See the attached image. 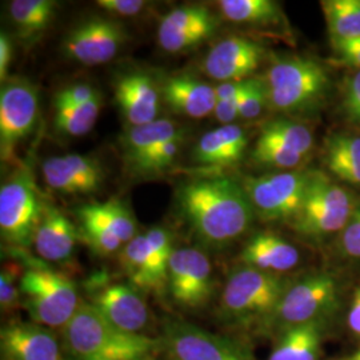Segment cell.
<instances>
[{
	"label": "cell",
	"instance_id": "cell-51",
	"mask_svg": "<svg viewBox=\"0 0 360 360\" xmlns=\"http://www.w3.org/2000/svg\"><path fill=\"white\" fill-rule=\"evenodd\" d=\"M65 360H68V359H65Z\"/></svg>",
	"mask_w": 360,
	"mask_h": 360
},
{
	"label": "cell",
	"instance_id": "cell-44",
	"mask_svg": "<svg viewBox=\"0 0 360 360\" xmlns=\"http://www.w3.org/2000/svg\"><path fill=\"white\" fill-rule=\"evenodd\" d=\"M98 95L99 92L89 83H75L58 91L53 99V104L77 107V105L89 103Z\"/></svg>",
	"mask_w": 360,
	"mask_h": 360
},
{
	"label": "cell",
	"instance_id": "cell-37",
	"mask_svg": "<svg viewBox=\"0 0 360 360\" xmlns=\"http://www.w3.org/2000/svg\"><path fill=\"white\" fill-rule=\"evenodd\" d=\"M82 221V230L83 236L92 247L94 251H96L99 255L108 257L117 252L122 247L120 239L116 236L114 232L108 230L105 226L95 221L94 219L79 217Z\"/></svg>",
	"mask_w": 360,
	"mask_h": 360
},
{
	"label": "cell",
	"instance_id": "cell-12",
	"mask_svg": "<svg viewBox=\"0 0 360 360\" xmlns=\"http://www.w3.org/2000/svg\"><path fill=\"white\" fill-rule=\"evenodd\" d=\"M39 115V92L27 79L7 80L0 91V153L10 160L16 147L31 135Z\"/></svg>",
	"mask_w": 360,
	"mask_h": 360
},
{
	"label": "cell",
	"instance_id": "cell-15",
	"mask_svg": "<svg viewBox=\"0 0 360 360\" xmlns=\"http://www.w3.org/2000/svg\"><path fill=\"white\" fill-rule=\"evenodd\" d=\"M264 47L252 39L229 37L218 41L203 60L207 77L226 82L250 79L264 59Z\"/></svg>",
	"mask_w": 360,
	"mask_h": 360
},
{
	"label": "cell",
	"instance_id": "cell-46",
	"mask_svg": "<svg viewBox=\"0 0 360 360\" xmlns=\"http://www.w3.org/2000/svg\"><path fill=\"white\" fill-rule=\"evenodd\" d=\"M251 79V77H250ZM250 79L240 80V82H226L220 83L215 87V94H217V101L220 102H236L239 103L240 98L243 96L245 89L248 86Z\"/></svg>",
	"mask_w": 360,
	"mask_h": 360
},
{
	"label": "cell",
	"instance_id": "cell-22",
	"mask_svg": "<svg viewBox=\"0 0 360 360\" xmlns=\"http://www.w3.org/2000/svg\"><path fill=\"white\" fill-rule=\"evenodd\" d=\"M77 238L74 223L59 208L46 203L34 238L39 257L55 263L68 262L75 252Z\"/></svg>",
	"mask_w": 360,
	"mask_h": 360
},
{
	"label": "cell",
	"instance_id": "cell-52",
	"mask_svg": "<svg viewBox=\"0 0 360 360\" xmlns=\"http://www.w3.org/2000/svg\"><path fill=\"white\" fill-rule=\"evenodd\" d=\"M347 360H349V359H347Z\"/></svg>",
	"mask_w": 360,
	"mask_h": 360
},
{
	"label": "cell",
	"instance_id": "cell-32",
	"mask_svg": "<svg viewBox=\"0 0 360 360\" xmlns=\"http://www.w3.org/2000/svg\"><path fill=\"white\" fill-rule=\"evenodd\" d=\"M55 105V116H53V126L60 134L67 136H84L94 129L98 116L101 112L102 98L98 95L89 103L83 105Z\"/></svg>",
	"mask_w": 360,
	"mask_h": 360
},
{
	"label": "cell",
	"instance_id": "cell-36",
	"mask_svg": "<svg viewBox=\"0 0 360 360\" xmlns=\"http://www.w3.org/2000/svg\"><path fill=\"white\" fill-rule=\"evenodd\" d=\"M41 172L47 186L62 193H84L65 162V156L49 158L41 165Z\"/></svg>",
	"mask_w": 360,
	"mask_h": 360
},
{
	"label": "cell",
	"instance_id": "cell-47",
	"mask_svg": "<svg viewBox=\"0 0 360 360\" xmlns=\"http://www.w3.org/2000/svg\"><path fill=\"white\" fill-rule=\"evenodd\" d=\"M212 114L217 117V120L223 123V126L233 124V122L238 117H240L239 107H238L236 102H220V101H217Z\"/></svg>",
	"mask_w": 360,
	"mask_h": 360
},
{
	"label": "cell",
	"instance_id": "cell-4",
	"mask_svg": "<svg viewBox=\"0 0 360 360\" xmlns=\"http://www.w3.org/2000/svg\"><path fill=\"white\" fill-rule=\"evenodd\" d=\"M290 279L240 264L223 287L219 314L224 322L257 330L271 316L287 290Z\"/></svg>",
	"mask_w": 360,
	"mask_h": 360
},
{
	"label": "cell",
	"instance_id": "cell-1",
	"mask_svg": "<svg viewBox=\"0 0 360 360\" xmlns=\"http://www.w3.org/2000/svg\"><path fill=\"white\" fill-rule=\"evenodd\" d=\"M176 206L195 239L211 250L235 243L257 217L243 186L224 176L183 183L176 193Z\"/></svg>",
	"mask_w": 360,
	"mask_h": 360
},
{
	"label": "cell",
	"instance_id": "cell-31",
	"mask_svg": "<svg viewBox=\"0 0 360 360\" xmlns=\"http://www.w3.org/2000/svg\"><path fill=\"white\" fill-rule=\"evenodd\" d=\"M79 217L94 219L115 233L123 245L136 236V223L129 210L117 200L86 205L77 208Z\"/></svg>",
	"mask_w": 360,
	"mask_h": 360
},
{
	"label": "cell",
	"instance_id": "cell-35",
	"mask_svg": "<svg viewBox=\"0 0 360 360\" xmlns=\"http://www.w3.org/2000/svg\"><path fill=\"white\" fill-rule=\"evenodd\" d=\"M65 162L83 188V193H96L102 188L104 172L102 165L91 156L80 154L65 155Z\"/></svg>",
	"mask_w": 360,
	"mask_h": 360
},
{
	"label": "cell",
	"instance_id": "cell-39",
	"mask_svg": "<svg viewBox=\"0 0 360 360\" xmlns=\"http://www.w3.org/2000/svg\"><path fill=\"white\" fill-rule=\"evenodd\" d=\"M239 115L245 120L257 119L262 115L263 110L269 107L267 92L262 77H252L248 82L243 96L240 98L239 103Z\"/></svg>",
	"mask_w": 360,
	"mask_h": 360
},
{
	"label": "cell",
	"instance_id": "cell-6",
	"mask_svg": "<svg viewBox=\"0 0 360 360\" xmlns=\"http://www.w3.org/2000/svg\"><path fill=\"white\" fill-rule=\"evenodd\" d=\"M342 304V284L330 271H314L288 284L259 333L276 335L306 323L330 321Z\"/></svg>",
	"mask_w": 360,
	"mask_h": 360
},
{
	"label": "cell",
	"instance_id": "cell-2",
	"mask_svg": "<svg viewBox=\"0 0 360 360\" xmlns=\"http://www.w3.org/2000/svg\"><path fill=\"white\" fill-rule=\"evenodd\" d=\"M60 342L68 360H155L162 349L160 339L126 333L83 300L62 330Z\"/></svg>",
	"mask_w": 360,
	"mask_h": 360
},
{
	"label": "cell",
	"instance_id": "cell-14",
	"mask_svg": "<svg viewBox=\"0 0 360 360\" xmlns=\"http://www.w3.org/2000/svg\"><path fill=\"white\" fill-rule=\"evenodd\" d=\"M218 25L215 15L206 7H176L160 19L158 43L168 53L190 51L211 38Z\"/></svg>",
	"mask_w": 360,
	"mask_h": 360
},
{
	"label": "cell",
	"instance_id": "cell-21",
	"mask_svg": "<svg viewBox=\"0 0 360 360\" xmlns=\"http://www.w3.org/2000/svg\"><path fill=\"white\" fill-rule=\"evenodd\" d=\"M160 95L175 114L193 119L206 117L214 112L217 104L215 87L191 75H172L165 79Z\"/></svg>",
	"mask_w": 360,
	"mask_h": 360
},
{
	"label": "cell",
	"instance_id": "cell-28",
	"mask_svg": "<svg viewBox=\"0 0 360 360\" xmlns=\"http://www.w3.org/2000/svg\"><path fill=\"white\" fill-rule=\"evenodd\" d=\"M219 8L224 19L238 25L270 27L284 22L283 10L274 0H221Z\"/></svg>",
	"mask_w": 360,
	"mask_h": 360
},
{
	"label": "cell",
	"instance_id": "cell-13",
	"mask_svg": "<svg viewBox=\"0 0 360 360\" xmlns=\"http://www.w3.org/2000/svg\"><path fill=\"white\" fill-rule=\"evenodd\" d=\"M127 38L126 28L115 19L94 18L68 31L62 51L80 65H104L115 58Z\"/></svg>",
	"mask_w": 360,
	"mask_h": 360
},
{
	"label": "cell",
	"instance_id": "cell-40",
	"mask_svg": "<svg viewBox=\"0 0 360 360\" xmlns=\"http://www.w3.org/2000/svg\"><path fill=\"white\" fill-rule=\"evenodd\" d=\"M340 105L343 115L360 127V71H349L343 79Z\"/></svg>",
	"mask_w": 360,
	"mask_h": 360
},
{
	"label": "cell",
	"instance_id": "cell-33",
	"mask_svg": "<svg viewBox=\"0 0 360 360\" xmlns=\"http://www.w3.org/2000/svg\"><path fill=\"white\" fill-rule=\"evenodd\" d=\"M181 144L183 136H179L156 147L155 150L141 158L136 163L129 166V172L135 176H155L166 172L168 168L172 167L176 158L179 156Z\"/></svg>",
	"mask_w": 360,
	"mask_h": 360
},
{
	"label": "cell",
	"instance_id": "cell-25",
	"mask_svg": "<svg viewBox=\"0 0 360 360\" xmlns=\"http://www.w3.org/2000/svg\"><path fill=\"white\" fill-rule=\"evenodd\" d=\"M323 165L328 175L349 186L360 187V135L338 131L323 146Z\"/></svg>",
	"mask_w": 360,
	"mask_h": 360
},
{
	"label": "cell",
	"instance_id": "cell-26",
	"mask_svg": "<svg viewBox=\"0 0 360 360\" xmlns=\"http://www.w3.org/2000/svg\"><path fill=\"white\" fill-rule=\"evenodd\" d=\"M58 8L53 0H13L8 6V15L15 35L23 44H32L51 25Z\"/></svg>",
	"mask_w": 360,
	"mask_h": 360
},
{
	"label": "cell",
	"instance_id": "cell-8",
	"mask_svg": "<svg viewBox=\"0 0 360 360\" xmlns=\"http://www.w3.org/2000/svg\"><path fill=\"white\" fill-rule=\"evenodd\" d=\"M44 206L32 172L28 168L15 172L0 188L1 239L20 248L34 245Z\"/></svg>",
	"mask_w": 360,
	"mask_h": 360
},
{
	"label": "cell",
	"instance_id": "cell-10",
	"mask_svg": "<svg viewBox=\"0 0 360 360\" xmlns=\"http://www.w3.org/2000/svg\"><path fill=\"white\" fill-rule=\"evenodd\" d=\"M160 343L168 360H257L240 340L180 321L163 327Z\"/></svg>",
	"mask_w": 360,
	"mask_h": 360
},
{
	"label": "cell",
	"instance_id": "cell-7",
	"mask_svg": "<svg viewBox=\"0 0 360 360\" xmlns=\"http://www.w3.org/2000/svg\"><path fill=\"white\" fill-rule=\"evenodd\" d=\"M19 287L32 322L51 330H63L82 303L77 284L63 274L47 269L25 271Z\"/></svg>",
	"mask_w": 360,
	"mask_h": 360
},
{
	"label": "cell",
	"instance_id": "cell-29",
	"mask_svg": "<svg viewBox=\"0 0 360 360\" xmlns=\"http://www.w3.org/2000/svg\"><path fill=\"white\" fill-rule=\"evenodd\" d=\"M257 141L306 158H309L315 146L312 131L306 124L288 117H276L267 122L260 129Z\"/></svg>",
	"mask_w": 360,
	"mask_h": 360
},
{
	"label": "cell",
	"instance_id": "cell-5",
	"mask_svg": "<svg viewBox=\"0 0 360 360\" xmlns=\"http://www.w3.org/2000/svg\"><path fill=\"white\" fill-rule=\"evenodd\" d=\"M358 203L355 193L327 172L311 169L303 205L290 226L311 243L323 245L343 231Z\"/></svg>",
	"mask_w": 360,
	"mask_h": 360
},
{
	"label": "cell",
	"instance_id": "cell-49",
	"mask_svg": "<svg viewBox=\"0 0 360 360\" xmlns=\"http://www.w3.org/2000/svg\"><path fill=\"white\" fill-rule=\"evenodd\" d=\"M347 327L349 331L360 338V287H358L349 302L347 312Z\"/></svg>",
	"mask_w": 360,
	"mask_h": 360
},
{
	"label": "cell",
	"instance_id": "cell-18",
	"mask_svg": "<svg viewBox=\"0 0 360 360\" xmlns=\"http://www.w3.org/2000/svg\"><path fill=\"white\" fill-rule=\"evenodd\" d=\"M115 102L129 127L144 126L158 120L160 110V87L146 72H129L116 79Z\"/></svg>",
	"mask_w": 360,
	"mask_h": 360
},
{
	"label": "cell",
	"instance_id": "cell-41",
	"mask_svg": "<svg viewBox=\"0 0 360 360\" xmlns=\"http://www.w3.org/2000/svg\"><path fill=\"white\" fill-rule=\"evenodd\" d=\"M19 267L16 264H6L0 272V307L4 312L13 311L20 297V287L18 283Z\"/></svg>",
	"mask_w": 360,
	"mask_h": 360
},
{
	"label": "cell",
	"instance_id": "cell-42",
	"mask_svg": "<svg viewBox=\"0 0 360 360\" xmlns=\"http://www.w3.org/2000/svg\"><path fill=\"white\" fill-rule=\"evenodd\" d=\"M333 56L330 63L349 71H360V39L331 43Z\"/></svg>",
	"mask_w": 360,
	"mask_h": 360
},
{
	"label": "cell",
	"instance_id": "cell-11",
	"mask_svg": "<svg viewBox=\"0 0 360 360\" xmlns=\"http://www.w3.org/2000/svg\"><path fill=\"white\" fill-rule=\"evenodd\" d=\"M167 290L184 309H203L214 295V271L206 254L195 247L176 248L168 266Z\"/></svg>",
	"mask_w": 360,
	"mask_h": 360
},
{
	"label": "cell",
	"instance_id": "cell-27",
	"mask_svg": "<svg viewBox=\"0 0 360 360\" xmlns=\"http://www.w3.org/2000/svg\"><path fill=\"white\" fill-rule=\"evenodd\" d=\"M183 136L181 129L168 119H158L153 123L129 127L123 135L122 147L127 168L156 147Z\"/></svg>",
	"mask_w": 360,
	"mask_h": 360
},
{
	"label": "cell",
	"instance_id": "cell-20",
	"mask_svg": "<svg viewBox=\"0 0 360 360\" xmlns=\"http://www.w3.org/2000/svg\"><path fill=\"white\" fill-rule=\"evenodd\" d=\"M239 257L245 266L275 275H283L300 264V252L295 245L269 231L252 235Z\"/></svg>",
	"mask_w": 360,
	"mask_h": 360
},
{
	"label": "cell",
	"instance_id": "cell-23",
	"mask_svg": "<svg viewBox=\"0 0 360 360\" xmlns=\"http://www.w3.org/2000/svg\"><path fill=\"white\" fill-rule=\"evenodd\" d=\"M120 263L136 290L162 294L167 288L168 272L159 264L144 233L124 245L120 251Z\"/></svg>",
	"mask_w": 360,
	"mask_h": 360
},
{
	"label": "cell",
	"instance_id": "cell-50",
	"mask_svg": "<svg viewBox=\"0 0 360 360\" xmlns=\"http://www.w3.org/2000/svg\"><path fill=\"white\" fill-rule=\"evenodd\" d=\"M349 360H360V348L349 358Z\"/></svg>",
	"mask_w": 360,
	"mask_h": 360
},
{
	"label": "cell",
	"instance_id": "cell-3",
	"mask_svg": "<svg viewBox=\"0 0 360 360\" xmlns=\"http://www.w3.org/2000/svg\"><path fill=\"white\" fill-rule=\"evenodd\" d=\"M269 108L285 115H309L321 110L331 92L327 67L303 55L276 58L262 77Z\"/></svg>",
	"mask_w": 360,
	"mask_h": 360
},
{
	"label": "cell",
	"instance_id": "cell-24",
	"mask_svg": "<svg viewBox=\"0 0 360 360\" xmlns=\"http://www.w3.org/2000/svg\"><path fill=\"white\" fill-rule=\"evenodd\" d=\"M330 321L306 323L276 335L269 360H319Z\"/></svg>",
	"mask_w": 360,
	"mask_h": 360
},
{
	"label": "cell",
	"instance_id": "cell-16",
	"mask_svg": "<svg viewBox=\"0 0 360 360\" xmlns=\"http://www.w3.org/2000/svg\"><path fill=\"white\" fill-rule=\"evenodd\" d=\"M104 318L129 334H143L148 328L151 314L147 303L134 285L104 284L90 302Z\"/></svg>",
	"mask_w": 360,
	"mask_h": 360
},
{
	"label": "cell",
	"instance_id": "cell-9",
	"mask_svg": "<svg viewBox=\"0 0 360 360\" xmlns=\"http://www.w3.org/2000/svg\"><path fill=\"white\" fill-rule=\"evenodd\" d=\"M309 180V171L294 169L248 176L242 186L257 218L291 224L303 205Z\"/></svg>",
	"mask_w": 360,
	"mask_h": 360
},
{
	"label": "cell",
	"instance_id": "cell-43",
	"mask_svg": "<svg viewBox=\"0 0 360 360\" xmlns=\"http://www.w3.org/2000/svg\"><path fill=\"white\" fill-rule=\"evenodd\" d=\"M144 235H146L147 243L153 250L159 264L168 272L169 259L172 257V252L175 250L172 247V238H171L169 232L162 227H153Z\"/></svg>",
	"mask_w": 360,
	"mask_h": 360
},
{
	"label": "cell",
	"instance_id": "cell-38",
	"mask_svg": "<svg viewBox=\"0 0 360 360\" xmlns=\"http://www.w3.org/2000/svg\"><path fill=\"white\" fill-rule=\"evenodd\" d=\"M336 255L347 262H360V202L343 231L335 239Z\"/></svg>",
	"mask_w": 360,
	"mask_h": 360
},
{
	"label": "cell",
	"instance_id": "cell-45",
	"mask_svg": "<svg viewBox=\"0 0 360 360\" xmlns=\"http://www.w3.org/2000/svg\"><path fill=\"white\" fill-rule=\"evenodd\" d=\"M96 4L108 13L127 18L139 15L147 6L143 0H98Z\"/></svg>",
	"mask_w": 360,
	"mask_h": 360
},
{
	"label": "cell",
	"instance_id": "cell-30",
	"mask_svg": "<svg viewBox=\"0 0 360 360\" xmlns=\"http://www.w3.org/2000/svg\"><path fill=\"white\" fill-rule=\"evenodd\" d=\"M330 43L360 39V0H322Z\"/></svg>",
	"mask_w": 360,
	"mask_h": 360
},
{
	"label": "cell",
	"instance_id": "cell-19",
	"mask_svg": "<svg viewBox=\"0 0 360 360\" xmlns=\"http://www.w3.org/2000/svg\"><path fill=\"white\" fill-rule=\"evenodd\" d=\"M248 147V136L238 124L221 126L206 132L193 147V160L211 172L238 165Z\"/></svg>",
	"mask_w": 360,
	"mask_h": 360
},
{
	"label": "cell",
	"instance_id": "cell-17",
	"mask_svg": "<svg viewBox=\"0 0 360 360\" xmlns=\"http://www.w3.org/2000/svg\"><path fill=\"white\" fill-rule=\"evenodd\" d=\"M62 342L37 323H7L0 330L1 360H65Z\"/></svg>",
	"mask_w": 360,
	"mask_h": 360
},
{
	"label": "cell",
	"instance_id": "cell-34",
	"mask_svg": "<svg viewBox=\"0 0 360 360\" xmlns=\"http://www.w3.org/2000/svg\"><path fill=\"white\" fill-rule=\"evenodd\" d=\"M252 162L260 167L274 168L279 171H294L299 169L307 158L283 150L278 146L267 143L255 142L251 151Z\"/></svg>",
	"mask_w": 360,
	"mask_h": 360
},
{
	"label": "cell",
	"instance_id": "cell-48",
	"mask_svg": "<svg viewBox=\"0 0 360 360\" xmlns=\"http://www.w3.org/2000/svg\"><path fill=\"white\" fill-rule=\"evenodd\" d=\"M13 59V43L11 39L1 32L0 34V79L4 83L8 77V68Z\"/></svg>",
	"mask_w": 360,
	"mask_h": 360
}]
</instances>
